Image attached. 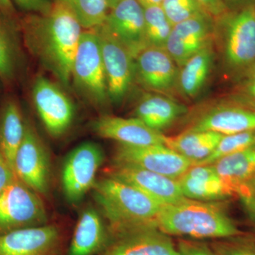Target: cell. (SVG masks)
I'll return each instance as SVG.
<instances>
[{
	"label": "cell",
	"instance_id": "obj_1",
	"mask_svg": "<svg viewBox=\"0 0 255 255\" xmlns=\"http://www.w3.org/2000/svg\"><path fill=\"white\" fill-rule=\"evenodd\" d=\"M28 51L65 86H68L82 33L78 18L54 2L46 14L28 13L18 21Z\"/></svg>",
	"mask_w": 255,
	"mask_h": 255
},
{
	"label": "cell",
	"instance_id": "obj_2",
	"mask_svg": "<svg viewBox=\"0 0 255 255\" xmlns=\"http://www.w3.org/2000/svg\"><path fill=\"white\" fill-rule=\"evenodd\" d=\"M214 43L223 78L233 84L255 71V4L215 18Z\"/></svg>",
	"mask_w": 255,
	"mask_h": 255
},
{
	"label": "cell",
	"instance_id": "obj_3",
	"mask_svg": "<svg viewBox=\"0 0 255 255\" xmlns=\"http://www.w3.org/2000/svg\"><path fill=\"white\" fill-rule=\"evenodd\" d=\"M156 224L169 236L223 239L243 235L222 201L184 198L174 204L162 206Z\"/></svg>",
	"mask_w": 255,
	"mask_h": 255
},
{
	"label": "cell",
	"instance_id": "obj_4",
	"mask_svg": "<svg viewBox=\"0 0 255 255\" xmlns=\"http://www.w3.org/2000/svg\"><path fill=\"white\" fill-rule=\"evenodd\" d=\"M92 189L113 234L156 224L163 206L133 186L109 175L96 181Z\"/></svg>",
	"mask_w": 255,
	"mask_h": 255
},
{
	"label": "cell",
	"instance_id": "obj_5",
	"mask_svg": "<svg viewBox=\"0 0 255 255\" xmlns=\"http://www.w3.org/2000/svg\"><path fill=\"white\" fill-rule=\"evenodd\" d=\"M74 85L92 105L110 103L100 38L95 29L82 31L72 70Z\"/></svg>",
	"mask_w": 255,
	"mask_h": 255
},
{
	"label": "cell",
	"instance_id": "obj_6",
	"mask_svg": "<svg viewBox=\"0 0 255 255\" xmlns=\"http://www.w3.org/2000/svg\"><path fill=\"white\" fill-rule=\"evenodd\" d=\"M47 214L38 194L16 179L0 192V237L23 228L46 225Z\"/></svg>",
	"mask_w": 255,
	"mask_h": 255
},
{
	"label": "cell",
	"instance_id": "obj_7",
	"mask_svg": "<svg viewBox=\"0 0 255 255\" xmlns=\"http://www.w3.org/2000/svg\"><path fill=\"white\" fill-rule=\"evenodd\" d=\"M184 131H212L231 135L255 129V111L225 98L198 107L184 117Z\"/></svg>",
	"mask_w": 255,
	"mask_h": 255
},
{
	"label": "cell",
	"instance_id": "obj_8",
	"mask_svg": "<svg viewBox=\"0 0 255 255\" xmlns=\"http://www.w3.org/2000/svg\"><path fill=\"white\" fill-rule=\"evenodd\" d=\"M94 29L100 38L110 103L121 105L136 82L135 58L103 24Z\"/></svg>",
	"mask_w": 255,
	"mask_h": 255
},
{
	"label": "cell",
	"instance_id": "obj_9",
	"mask_svg": "<svg viewBox=\"0 0 255 255\" xmlns=\"http://www.w3.org/2000/svg\"><path fill=\"white\" fill-rule=\"evenodd\" d=\"M31 96L37 113L50 135L56 138L68 131L73 122L75 107L58 85L39 75L33 82Z\"/></svg>",
	"mask_w": 255,
	"mask_h": 255
},
{
	"label": "cell",
	"instance_id": "obj_10",
	"mask_svg": "<svg viewBox=\"0 0 255 255\" xmlns=\"http://www.w3.org/2000/svg\"><path fill=\"white\" fill-rule=\"evenodd\" d=\"M13 169L18 180L37 194L48 193L49 155L36 129L26 120L24 137L15 155Z\"/></svg>",
	"mask_w": 255,
	"mask_h": 255
},
{
	"label": "cell",
	"instance_id": "obj_11",
	"mask_svg": "<svg viewBox=\"0 0 255 255\" xmlns=\"http://www.w3.org/2000/svg\"><path fill=\"white\" fill-rule=\"evenodd\" d=\"M104 158L100 146L92 142H84L70 152L61 175L64 194L69 201L78 202L92 189Z\"/></svg>",
	"mask_w": 255,
	"mask_h": 255
},
{
	"label": "cell",
	"instance_id": "obj_12",
	"mask_svg": "<svg viewBox=\"0 0 255 255\" xmlns=\"http://www.w3.org/2000/svg\"><path fill=\"white\" fill-rule=\"evenodd\" d=\"M114 164L133 166L177 180L192 166L189 160L165 145L129 146L119 144Z\"/></svg>",
	"mask_w": 255,
	"mask_h": 255
},
{
	"label": "cell",
	"instance_id": "obj_13",
	"mask_svg": "<svg viewBox=\"0 0 255 255\" xmlns=\"http://www.w3.org/2000/svg\"><path fill=\"white\" fill-rule=\"evenodd\" d=\"M135 82L150 92L174 97L179 67L164 48L146 47L135 58Z\"/></svg>",
	"mask_w": 255,
	"mask_h": 255
},
{
	"label": "cell",
	"instance_id": "obj_14",
	"mask_svg": "<svg viewBox=\"0 0 255 255\" xmlns=\"http://www.w3.org/2000/svg\"><path fill=\"white\" fill-rule=\"evenodd\" d=\"M104 26L134 58L147 47L144 7L138 0H121L109 9Z\"/></svg>",
	"mask_w": 255,
	"mask_h": 255
},
{
	"label": "cell",
	"instance_id": "obj_15",
	"mask_svg": "<svg viewBox=\"0 0 255 255\" xmlns=\"http://www.w3.org/2000/svg\"><path fill=\"white\" fill-rule=\"evenodd\" d=\"M214 18L204 11L174 25L164 49L179 68L214 41Z\"/></svg>",
	"mask_w": 255,
	"mask_h": 255
},
{
	"label": "cell",
	"instance_id": "obj_16",
	"mask_svg": "<svg viewBox=\"0 0 255 255\" xmlns=\"http://www.w3.org/2000/svg\"><path fill=\"white\" fill-rule=\"evenodd\" d=\"M103 255H179L169 235L157 224L114 234Z\"/></svg>",
	"mask_w": 255,
	"mask_h": 255
},
{
	"label": "cell",
	"instance_id": "obj_17",
	"mask_svg": "<svg viewBox=\"0 0 255 255\" xmlns=\"http://www.w3.org/2000/svg\"><path fill=\"white\" fill-rule=\"evenodd\" d=\"M107 175L133 186L162 205L174 204L185 198L177 180L146 169L114 164L107 171Z\"/></svg>",
	"mask_w": 255,
	"mask_h": 255
},
{
	"label": "cell",
	"instance_id": "obj_18",
	"mask_svg": "<svg viewBox=\"0 0 255 255\" xmlns=\"http://www.w3.org/2000/svg\"><path fill=\"white\" fill-rule=\"evenodd\" d=\"M92 129L101 137L129 146L165 145L167 137L162 132L147 127L136 117L102 116L93 122Z\"/></svg>",
	"mask_w": 255,
	"mask_h": 255
},
{
	"label": "cell",
	"instance_id": "obj_19",
	"mask_svg": "<svg viewBox=\"0 0 255 255\" xmlns=\"http://www.w3.org/2000/svg\"><path fill=\"white\" fill-rule=\"evenodd\" d=\"M60 243L53 225L23 228L0 237V255H58Z\"/></svg>",
	"mask_w": 255,
	"mask_h": 255
},
{
	"label": "cell",
	"instance_id": "obj_20",
	"mask_svg": "<svg viewBox=\"0 0 255 255\" xmlns=\"http://www.w3.org/2000/svg\"><path fill=\"white\" fill-rule=\"evenodd\" d=\"M217 63L214 41L179 67L176 94L186 100L197 99L210 82Z\"/></svg>",
	"mask_w": 255,
	"mask_h": 255
},
{
	"label": "cell",
	"instance_id": "obj_21",
	"mask_svg": "<svg viewBox=\"0 0 255 255\" xmlns=\"http://www.w3.org/2000/svg\"><path fill=\"white\" fill-rule=\"evenodd\" d=\"M177 182L184 197L193 200L223 201L235 194L213 164L192 165Z\"/></svg>",
	"mask_w": 255,
	"mask_h": 255
},
{
	"label": "cell",
	"instance_id": "obj_22",
	"mask_svg": "<svg viewBox=\"0 0 255 255\" xmlns=\"http://www.w3.org/2000/svg\"><path fill=\"white\" fill-rule=\"evenodd\" d=\"M190 112L189 107L174 97L148 92L140 99L135 108V117L150 128L162 132L184 119Z\"/></svg>",
	"mask_w": 255,
	"mask_h": 255
},
{
	"label": "cell",
	"instance_id": "obj_23",
	"mask_svg": "<svg viewBox=\"0 0 255 255\" xmlns=\"http://www.w3.org/2000/svg\"><path fill=\"white\" fill-rule=\"evenodd\" d=\"M18 19L0 11V81L13 85L21 75L24 57Z\"/></svg>",
	"mask_w": 255,
	"mask_h": 255
},
{
	"label": "cell",
	"instance_id": "obj_24",
	"mask_svg": "<svg viewBox=\"0 0 255 255\" xmlns=\"http://www.w3.org/2000/svg\"><path fill=\"white\" fill-rule=\"evenodd\" d=\"M107 235L100 214L92 208L80 215L68 255H94L106 246Z\"/></svg>",
	"mask_w": 255,
	"mask_h": 255
},
{
	"label": "cell",
	"instance_id": "obj_25",
	"mask_svg": "<svg viewBox=\"0 0 255 255\" xmlns=\"http://www.w3.org/2000/svg\"><path fill=\"white\" fill-rule=\"evenodd\" d=\"M223 135L216 132L185 130L174 137L167 136L165 145L195 165L211 155Z\"/></svg>",
	"mask_w": 255,
	"mask_h": 255
},
{
	"label": "cell",
	"instance_id": "obj_26",
	"mask_svg": "<svg viewBox=\"0 0 255 255\" xmlns=\"http://www.w3.org/2000/svg\"><path fill=\"white\" fill-rule=\"evenodd\" d=\"M25 122L18 102L14 99L5 101L0 109V148L12 169L24 137Z\"/></svg>",
	"mask_w": 255,
	"mask_h": 255
},
{
	"label": "cell",
	"instance_id": "obj_27",
	"mask_svg": "<svg viewBox=\"0 0 255 255\" xmlns=\"http://www.w3.org/2000/svg\"><path fill=\"white\" fill-rule=\"evenodd\" d=\"M219 177L235 194L255 174V145L224 156L212 164Z\"/></svg>",
	"mask_w": 255,
	"mask_h": 255
},
{
	"label": "cell",
	"instance_id": "obj_28",
	"mask_svg": "<svg viewBox=\"0 0 255 255\" xmlns=\"http://www.w3.org/2000/svg\"><path fill=\"white\" fill-rule=\"evenodd\" d=\"M66 6L78 18L82 28L94 29L105 22L109 12L107 0H53Z\"/></svg>",
	"mask_w": 255,
	"mask_h": 255
},
{
	"label": "cell",
	"instance_id": "obj_29",
	"mask_svg": "<svg viewBox=\"0 0 255 255\" xmlns=\"http://www.w3.org/2000/svg\"><path fill=\"white\" fill-rule=\"evenodd\" d=\"M147 47L164 48L173 25L164 14L161 5L144 7Z\"/></svg>",
	"mask_w": 255,
	"mask_h": 255
},
{
	"label": "cell",
	"instance_id": "obj_30",
	"mask_svg": "<svg viewBox=\"0 0 255 255\" xmlns=\"http://www.w3.org/2000/svg\"><path fill=\"white\" fill-rule=\"evenodd\" d=\"M255 145V130L223 135L217 147L205 160L198 164H212L218 159ZM197 165V164H195Z\"/></svg>",
	"mask_w": 255,
	"mask_h": 255
},
{
	"label": "cell",
	"instance_id": "obj_31",
	"mask_svg": "<svg viewBox=\"0 0 255 255\" xmlns=\"http://www.w3.org/2000/svg\"><path fill=\"white\" fill-rule=\"evenodd\" d=\"M161 6L173 26L205 11L197 0H164Z\"/></svg>",
	"mask_w": 255,
	"mask_h": 255
},
{
	"label": "cell",
	"instance_id": "obj_32",
	"mask_svg": "<svg viewBox=\"0 0 255 255\" xmlns=\"http://www.w3.org/2000/svg\"><path fill=\"white\" fill-rule=\"evenodd\" d=\"M223 98L255 111V71L231 84L229 91Z\"/></svg>",
	"mask_w": 255,
	"mask_h": 255
},
{
	"label": "cell",
	"instance_id": "obj_33",
	"mask_svg": "<svg viewBox=\"0 0 255 255\" xmlns=\"http://www.w3.org/2000/svg\"><path fill=\"white\" fill-rule=\"evenodd\" d=\"M241 236L223 238L211 244L217 255H255V241Z\"/></svg>",
	"mask_w": 255,
	"mask_h": 255
},
{
	"label": "cell",
	"instance_id": "obj_34",
	"mask_svg": "<svg viewBox=\"0 0 255 255\" xmlns=\"http://www.w3.org/2000/svg\"><path fill=\"white\" fill-rule=\"evenodd\" d=\"M177 251L179 255H217L205 243L187 240L178 242Z\"/></svg>",
	"mask_w": 255,
	"mask_h": 255
},
{
	"label": "cell",
	"instance_id": "obj_35",
	"mask_svg": "<svg viewBox=\"0 0 255 255\" xmlns=\"http://www.w3.org/2000/svg\"><path fill=\"white\" fill-rule=\"evenodd\" d=\"M19 9L27 13L46 14L53 7V0H12Z\"/></svg>",
	"mask_w": 255,
	"mask_h": 255
},
{
	"label": "cell",
	"instance_id": "obj_36",
	"mask_svg": "<svg viewBox=\"0 0 255 255\" xmlns=\"http://www.w3.org/2000/svg\"><path fill=\"white\" fill-rule=\"evenodd\" d=\"M16 178L7 159L0 148V192L14 182Z\"/></svg>",
	"mask_w": 255,
	"mask_h": 255
},
{
	"label": "cell",
	"instance_id": "obj_37",
	"mask_svg": "<svg viewBox=\"0 0 255 255\" xmlns=\"http://www.w3.org/2000/svg\"><path fill=\"white\" fill-rule=\"evenodd\" d=\"M206 12L217 18L228 11L223 0H197Z\"/></svg>",
	"mask_w": 255,
	"mask_h": 255
},
{
	"label": "cell",
	"instance_id": "obj_38",
	"mask_svg": "<svg viewBox=\"0 0 255 255\" xmlns=\"http://www.w3.org/2000/svg\"><path fill=\"white\" fill-rule=\"evenodd\" d=\"M238 196L248 219L255 226V197L245 192L238 193Z\"/></svg>",
	"mask_w": 255,
	"mask_h": 255
},
{
	"label": "cell",
	"instance_id": "obj_39",
	"mask_svg": "<svg viewBox=\"0 0 255 255\" xmlns=\"http://www.w3.org/2000/svg\"><path fill=\"white\" fill-rule=\"evenodd\" d=\"M0 11L10 18L17 19L16 9L12 0H0Z\"/></svg>",
	"mask_w": 255,
	"mask_h": 255
},
{
	"label": "cell",
	"instance_id": "obj_40",
	"mask_svg": "<svg viewBox=\"0 0 255 255\" xmlns=\"http://www.w3.org/2000/svg\"><path fill=\"white\" fill-rule=\"evenodd\" d=\"M255 0H223L226 8L229 11H234L244 7L247 5L255 3Z\"/></svg>",
	"mask_w": 255,
	"mask_h": 255
},
{
	"label": "cell",
	"instance_id": "obj_41",
	"mask_svg": "<svg viewBox=\"0 0 255 255\" xmlns=\"http://www.w3.org/2000/svg\"><path fill=\"white\" fill-rule=\"evenodd\" d=\"M241 192L248 193V194H251L252 196L255 197V175L251 178V180L247 183L244 187H242L241 189L238 191L237 194L238 193Z\"/></svg>",
	"mask_w": 255,
	"mask_h": 255
},
{
	"label": "cell",
	"instance_id": "obj_42",
	"mask_svg": "<svg viewBox=\"0 0 255 255\" xmlns=\"http://www.w3.org/2000/svg\"><path fill=\"white\" fill-rule=\"evenodd\" d=\"M138 1L143 7H146V6L161 5L164 0H138Z\"/></svg>",
	"mask_w": 255,
	"mask_h": 255
},
{
	"label": "cell",
	"instance_id": "obj_43",
	"mask_svg": "<svg viewBox=\"0 0 255 255\" xmlns=\"http://www.w3.org/2000/svg\"><path fill=\"white\" fill-rule=\"evenodd\" d=\"M107 1H108L109 8L110 9L121 0H107Z\"/></svg>",
	"mask_w": 255,
	"mask_h": 255
},
{
	"label": "cell",
	"instance_id": "obj_44",
	"mask_svg": "<svg viewBox=\"0 0 255 255\" xmlns=\"http://www.w3.org/2000/svg\"><path fill=\"white\" fill-rule=\"evenodd\" d=\"M254 4H255V3H254Z\"/></svg>",
	"mask_w": 255,
	"mask_h": 255
}]
</instances>
